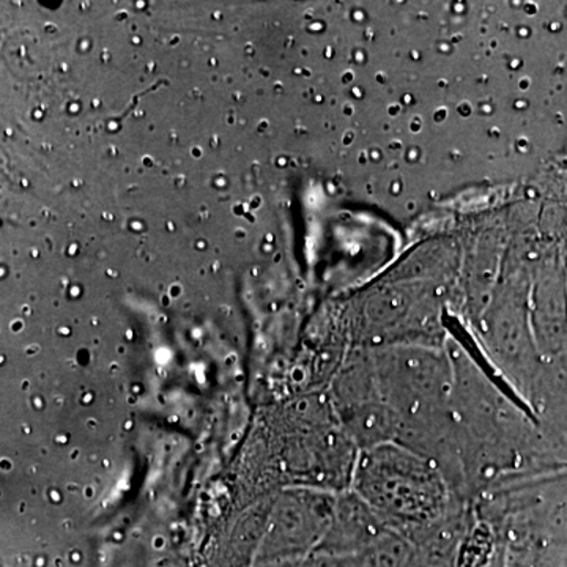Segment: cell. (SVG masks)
Instances as JSON below:
<instances>
[{
	"label": "cell",
	"instance_id": "cell-1",
	"mask_svg": "<svg viewBox=\"0 0 567 567\" xmlns=\"http://www.w3.org/2000/svg\"><path fill=\"white\" fill-rule=\"evenodd\" d=\"M352 491L388 528L405 537L470 505L453 494L432 462L398 443L360 451Z\"/></svg>",
	"mask_w": 567,
	"mask_h": 567
},
{
	"label": "cell",
	"instance_id": "cell-3",
	"mask_svg": "<svg viewBox=\"0 0 567 567\" xmlns=\"http://www.w3.org/2000/svg\"><path fill=\"white\" fill-rule=\"evenodd\" d=\"M390 532L382 518L377 516L352 488L344 492L336 509L333 539L334 557H352L374 544Z\"/></svg>",
	"mask_w": 567,
	"mask_h": 567
},
{
	"label": "cell",
	"instance_id": "cell-2",
	"mask_svg": "<svg viewBox=\"0 0 567 567\" xmlns=\"http://www.w3.org/2000/svg\"><path fill=\"white\" fill-rule=\"evenodd\" d=\"M383 402L401 425L453 416V364L432 353L383 354L372 360Z\"/></svg>",
	"mask_w": 567,
	"mask_h": 567
}]
</instances>
